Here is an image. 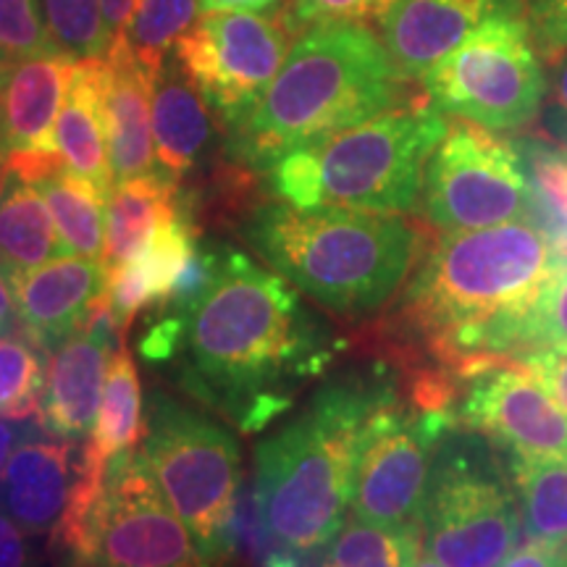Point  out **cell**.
<instances>
[{"instance_id":"obj_34","label":"cell","mask_w":567,"mask_h":567,"mask_svg":"<svg viewBox=\"0 0 567 567\" xmlns=\"http://www.w3.org/2000/svg\"><path fill=\"white\" fill-rule=\"evenodd\" d=\"M45 21L40 0H0V55L11 63L61 51Z\"/></svg>"},{"instance_id":"obj_33","label":"cell","mask_w":567,"mask_h":567,"mask_svg":"<svg viewBox=\"0 0 567 567\" xmlns=\"http://www.w3.org/2000/svg\"><path fill=\"white\" fill-rule=\"evenodd\" d=\"M567 347V266L547 281L520 323L515 360L542 350Z\"/></svg>"},{"instance_id":"obj_22","label":"cell","mask_w":567,"mask_h":567,"mask_svg":"<svg viewBox=\"0 0 567 567\" xmlns=\"http://www.w3.org/2000/svg\"><path fill=\"white\" fill-rule=\"evenodd\" d=\"M55 153L63 168L95 182L111 193L113 172L109 155V126L103 103V59H80L71 76L66 101L55 118Z\"/></svg>"},{"instance_id":"obj_21","label":"cell","mask_w":567,"mask_h":567,"mask_svg":"<svg viewBox=\"0 0 567 567\" xmlns=\"http://www.w3.org/2000/svg\"><path fill=\"white\" fill-rule=\"evenodd\" d=\"M200 231L184 210L166 221L147 239L145 247L134 255L130 264L109 268V289L105 300L122 337L130 323L145 308H163L172 302L179 281L200 250Z\"/></svg>"},{"instance_id":"obj_24","label":"cell","mask_w":567,"mask_h":567,"mask_svg":"<svg viewBox=\"0 0 567 567\" xmlns=\"http://www.w3.org/2000/svg\"><path fill=\"white\" fill-rule=\"evenodd\" d=\"M179 213V184L161 172L116 182L105 203L103 264L109 268L130 264L147 239Z\"/></svg>"},{"instance_id":"obj_1","label":"cell","mask_w":567,"mask_h":567,"mask_svg":"<svg viewBox=\"0 0 567 567\" xmlns=\"http://www.w3.org/2000/svg\"><path fill=\"white\" fill-rule=\"evenodd\" d=\"M342 347L292 284L234 247H218L205 292L187 308L161 310L142 339L147 360L179 365L187 394L243 434L289 413Z\"/></svg>"},{"instance_id":"obj_44","label":"cell","mask_w":567,"mask_h":567,"mask_svg":"<svg viewBox=\"0 0 567 567\" xmlns=\"http://www.w3.org/2000/svg\"><path fill=\"white\" fill-rule=\"evenodd\" d=\"M13 442H17V429H11V423L0 421V476H3V467L13 452Z\"/></svg>"},{"instance_id":"obj_38","label":"cell","mask_w":567,"mask_h":567,"mask_svg":"<svg viewBox=\"0 0 567 567\" xmlns=\"http://www.w3.org/2000/svg\"><path fill=\"white\" fill-rule=\"evenodd\" d=\"M0 567H32L27 530L6 513H0Z\"/></svg>"},{"instance_id":"obj_4","label":"cell","mask_w":567,"mask_h":567,"mask_svg":"<svg viewBox=\"0 0 567 567\" xmlns=\"http://www.w3.org/2000/svg\"><path fill=\"white\" fill-rule=\"evenodd\" d=\"M396 379L331 381L255 450V502L274 542L305 555L329 547L350 509L360 431Z\"/></svg>"},{"instance_id":"obj_5","label":"cell","mask_w":567,"mask_h":567,"mask_svg":"<svg viewBox=\"0 0 567 567\" xmlns=\"http://www.w3.org/2000/svg\"><path fill=\"white\" fill-rule=\"evenodd\" d=\"M245 237L295 289L347 318L384 308L405 287L429 243L400 213L289 203L255 210Z\"/></svg>"},{"instance_id":"obj_37","label":"cell","mask_w":567,"mask_h":567,"mask_svg":"<svg viewBox=\"0 0 567 567\" xmlns=\"http://www.w3.org/2000/svg\"><path fill=\"white\" fill-rule=\"evenodd\" d=\"M517 360L536 375L538 384L547 389L551 400L567 413V347H563V350L530 352Z\"/></svg>"},{"instance_id":"obj_43","label":"cell","mask_w":567,"mask_h":567,"mask_svg":"<svg viewBox=\"0 0 567 567\" xmlns=\"http://www.w3.org/2000/svg\"><path fill=\"white\" fill-rule=\"evenodd\" d=\"M13 313H17V308H13L11 284H9V279H6L3 274H0V331L9 329Z\"/></svg>"},{"instance_id":"obj_2","label":"cell","mask_w":567,"mask_h":567,"mask_svg":"<svg viewBox=\"0 0 567 567\" xmlns=\"http://www.w3.org/2000/svg\"><path fill=\"white\" fill-rule=\"evenodd\" d=\"M559 271L538 226L513 221L444 234L417 260L389 313L396 360L457 368L478 358H515L520 323Z\"/></svg>"},{"instance_id":"obj_39","label":"cell","mask_w":567,"mask_h":567,"mask_svg":"<svg viewBox=\"0 0 567 567\" xmlns=\"http://www.w3.org/2000/svg\"><path fill=\"white\" fill-rule=\"evenodd\" d=\"M134 3H137V0H101L105 27H109L113 40L122 38V34L126 32V24H130V19H132Z\"/></svg>"},{"instance_id":"obj_10","label":"cell","mask_w":567,"mask_h":567,"mask_svg":"<svg viewBox=\"0 0 567 567\" xmlns=\"http://www.w3.org/2000/svg\"><path fill=\"white\" fill-rule=\"evenodd\" d=\"M455 425L450 410L421 405L394 381L360 431L350 496L354 520L386 528L417 523L436 455Z\"/></svg>"},{"instance_id":"obj_46","label":"cell","mask_w":567,"mask_h":567,"mask_svg":"<svg viewBox=\"0 0 567 567\" xmlns=\"http://www.w3.org/2000/svg\"><path fill=\"white\" fill-rule=\"evenodd\" d=\"M415 567H444V565H442V563H436V559L431 557V555H421V557H417Z\"/></svg>"},{"instance_id":"obj_12","label":"cell","mask_w":567,"mask_h":567,"mask_svg":"<svg viewBox=\"0 0 567 567\" xmlns=\"http://www.w3.org/2000/svg\"><path fill=\"white\" fill-rule=\"evenodd\" d=\"M421 213L444 234L528 221V179L513 142L471 122L446 126L425 166Z\"/></svg>"},{"instance_id":"obj_16","label":"cell","mask_w":567,"mask_h":567,"mask_svg":"<svg viewBox=\"0 0 567 567\" xmlns=\"http://www.w3.org/2000/svg\"><path fill=\"white\" fill-rule=\"evenodd\" d=\"M122 342L124 337L103 295L90 321L55 347L48 365L45 389L38 408V417L48 434L69 442L90 434L103 400L109 363L116 352L113 347Z\"/></svg>"},{"instance_id":"obj_36","label":"cell","mask_w":567,"mask_h":567,"mask_svg":"<svg viewBox=\"0 0 567 567\" xmlns=\"http://www.w3.org/2000/svg\"><path fill=\"white\" fill-rule=\"evenodd\" d=\"M530 24L547 59L567 51V0H530Z\"/></svg>"},{"instance_id":"obj_8","label":"cell","mask_w":567,"mask_h":567,"mask_svg":"<svg viewBox=\"0 0 567 567\" xmlns=\"http://www.w3.org/2000/svg\"><path fill=\"white\" fill-rule=\"evenodd\" d=\"M59 542L76 567H216L142 455L113 460L101 494Z\"/></svg>"},{"instance_id":"obj_41","label":"cell","mask_w":567,"mask_h":567,"mask_svg":"<svg viewBox=\"0 0 567 567\" xmlns=\"http://www.w3.org/2000/svg\"><path fill=\"white\" fill-rule=\"evenodd\" d=\"M279 0H200L208 11H266L274 9Z\"/></svg>"},{"instance_id":"obj_9","label":"cell","mask_w":567,"mask_h":567,"mask_svg":"<svg viewBox=\"0 0 567 567\" xmlns=\"http://www.w3.org/2000/svg\"><path fill=\"white\" fill-rule=\"evenodd\" d=\"M425 95L439 113L478 124L488 132H515L542 111V66L526 21L513 11L488 17L423 74Z\"/></svg>"},{"instance_id":"obj_6","label":"cell","mask_w":567,"mask_h":567,"mask_svg":"<svg viewBox=\"0 0 567 567\" xmlns=\"http://www.w3.org/2000/svg\"><path fill=\"white\" fill-rule=\"evenodd\" d=\"M446 126L434 105L392 109L284 155L274 189L295 208L410 213Z\"/></svg>"},{"instance_id":"obj_45","label":"cell","mask_w":567,"mask_h":567,"mask_svg":"<svg viewBox=\"0 0 567 567\" xmlns=\"http://www.w3.org/2000/svg\"><path fill=\"white\" fill-rule=\"evenodd\" d=\"M9 176H11V163H9V151L0 145V197L6 195V187H9Z\"/></svg>"},{"instance_id":"obj_31","label":"cell","mask_w":567,"mask_h":567,"mask_svg":"<svg viewBox=\"0 0 567 567\" xmlns=\"http://www.w3.org/2000/svg\"><path fill=\"white\" fill-rule=\"evenodd\" d=\"M45 365L40 352L19 337H0V417L24 421L38 413Z\"/></svg>"},{"instance_id":"obj_32","label":"cell","mask_w":567,"mask_h":567,"mask_svg":"<svg viewBox=\"0 0 567 567\" xmlns=\"http://www.w3.org/2000/svg\"><path fill=\"white\" fill-rule=\"evenodd\" d=\"M48 27L61 51L74 59H103L111 48L101 0H42Z\"/></svg>"},{"instance_id":"obj_42","label":"cell","mask_w":567,"mask_h":567,"mask_svg":"<svg viewBox=\"0 0 567 567\" xmlns=\"http://www.w3.org/2000/svg\"><path fill=\"white\" fill-rule=\"evenodd\" d=\"M544 126H547L549 137L557 140L563 145V151H567V111L563 105L555 103L544 111Z\"/></svg>"},{"instance_id":"obj_29","label":"cell","mask_w":567,"mask_h":567,"mask_svg":"<svg viewBox=\"0 0 567 567\" xmlns=\"http://www.w3.org/2000/svg\"><path fill=\"white\" fill-rule=\"evenodd\" d=\"M423 549L417 523L410 526H373L352 520L329 542L321 567H415Z\"/></svg>"},{"instance_id":"obj_30","label":"cell","mask_w":567,"mask_h":567,"mask_svg":"<svg viewBox=\"0 0 567 567\" xmlns=\"http://www.w3.org/2000/svg\"><path fill=\"white\" fill-rule=\"evenodd\" d=\"M200 0H140L124 38L134 55L158 74L184 34L195 27Z\"/></svg>"},{"instance_id":"obj_47","label":"cell","mask_w":567,"mask_h":567,"mask_svg":"<svg viewBox=\"0 0 567 567\" xmlns=\"http://www.w3.org/2000/svg\"><path fill=\"white\" fill-rule=\"evenodd\" d=\"M9 61L3 59V55H0V90H3V82H6V76H9Z\"/></svg>"},{"instance_id":"obj_28","label":"cell","mask_w":567,"mask_h":567,"mask_svg":"<svg viewBox=\"0 0 567 567\" xmlns=\"http://www.w3.org/2000/svg\"><path fill=\"white\" fill-rule=\"evenodd\" d=\"M38 189L51 208L61 250L80 258L103 260L105 250V197L95 182L71 174L66 168L38 182Z\"/></svg>"},{"instance_id":"obj_18","label":"cell","mask_w":567,"mask_h":567,"mask_svg":"<svg viewBox=\"0 0 567 567\" xmlns=\"http://www.w3.org/2000/svg\"><path fill=\"white\" fill-rule=\"evenodd\" d=\"M82 476V452L69 439H27L0 476L6 513L32 536H59Z\"/></svg>"},{"instance_id":"obj_35","label":"cell","mask_w":567,"mask_h":567,"mask_svg":"<svg viewBox=\"0 0 567 567\" xmlns=\"http://www.w3.org/2000/svg\"><path fill=\"white\" fill-rule=\"evenodd\" d=\"M394 0H295L292 27L305 24H358L381 19Z\"/></svg>"},{"instance_id":"obj_19","label":"cell","mask_w":567,"mask_h":567,"mask_svg":"<svg viewBox=\"0 0 567 567\" xmlns=\"http://www.w3.org/2000/svg\"><path fill=\"white\" fill-rule=\"evenodd\" d=\"M509 0H394L381 17L384 45L402 80L423 76Z\"/></svg>"},{"instance_id":"obj_3","label":"cell","mask_w":567,"mask_h":567,"mask_svg":"<svg viewBox=\"0 0 567 567\" xmlns=\"http://www.w3.org/2000/svg\"><path fill=\"white\" fill-rule=\"evenodd\" d=\"M386 45L363 24H318L292 48L276 80L229 126L231 155L271 168L297 147L392 111L402 97Z\"/></svg>"},{"instance_id":"obj_15","label":"cell","mask_w":567,"mask_h":567,"mask_svg":"<svg viewBox=\"0 0 567 567\" xmlns=\"http://www.w3.org/2000/svg\"><path fill=\"white\" fill-rule=\"evenodd\" d=\"M80 59L66 51L21 59L0 90V145L9 151L11 174L38 184L63 163L55 153V118Z\"/></svg>"},{"instance_id":"obj_27","label":"cell","mask_w":567,"mask_h":567,"mask_svg":"<svg viewBox=\"0 0 567 567\" xmlns=\"http://www.w3.org/2000/svg\"><path fill=\"white\" fill-rule=\"evenodd\" d=\"M520 528L534 544H567V452L513 455Z\"/></svg>"},{"instance_id":"obj_25","label":"cell","mask_w":567,"mask_h":567,"mask_svg":"<svg viewBox=\"0 0 567 567\" xmlns=\"http://www.w3.org/2000/svg\"><path fill=\"white\" fill-rule=\"evenodd\" d=\"M142 436H145V421H142L140 375L132 352L122 342L109 363L101 408L90 431V442L82 446V455L101 471H109L113 460L134 455Z\"/></svg>"},{"instance_id":"obj_17","label":"cell","mask_w":567,"mask_h":567,"mask_svg":"<svg viewBox=\"0 0 567 567\" xmlns=\"http://www.w3.org/2000/svg\"><path fill=\"white\" fill-rule=\"evenodd\" d=\"M17 318L40 347H59L90 321L109 289L103 260L61 255L11 279Z\"/></svg>"},{"instance_id":"obj_11","label":"cell","mask_w":567,"mask_h":567,"mask_svg":"<svg viewBox=\"0 0 567 567\" xmlns=\"http://www.w3.org/2000/svg\"><path fill=\"white\" fill-rule=\"evenodd\" d=\"M450 434L417 517L423 549L444 567H499L517 547L520 509L502 473Z\"/></svg>"},{"instance_id":"obj_23","label":"cell","mask_w":567,"mask_h":567,"mask_svg":"<svg viewBox=\"0 0 567 567\" xmlns=\"http://www.w3.org/2000/svg\"><path fill=\"white\" fill-rule=\"evenodd\" d=\"M153 137L161 174L179 184L210 140V118L203 92L168 55L153 80Z\"/></svg>"},{"instance_id":"obj_20","label":"cell","mask_w":567,"mask_h":567,"mask_svg":"<svg viewBox=\"0 0 567 567\" xmlns=\"http://www.w3.org/2000/svg\"><path fill=\"white\" fill-rule=\"evenodd\" d=\"M153 80L122 34L103 55V103L113 182L155 174Z\"/></svg>"},{"instance_id":"obj_14","label":"cell","mask_w":567,"mask_h":567,"mask_svg":"<svg viewBox=\"0 0 567 567\" xmlns=\"http://www.w3.org/2000/svg\"><path fill=\"white\" fill-rule=\"evenodd\" d=\"M455 423L505 446L509 455H563L567 413L515 358H478L450 368Z\"/></svg>"},{"instance_id":"obj_7","label":"cell","mask_w":567,"mask_h":567,"mask_svg":"<svg viewBox=\"0 0 567 567\" xmlns=\"http://www.w3.org/2000/svg\"><path fill=\"white\" fill-rule=\"evenodd\" d=\"M142 460L193 530L205 557H231V520L243 492V452L237 439L208 415L153 392L147 405Z\"/></svg>"},{"instance_id":"obj_13","label":"cell","mask_w":567,"mask_h":567,"mask_svg":"<svg viewBox=\"0 0 567 567\" xmlns=\"http://www.w3.org/2000/svg\"><path fill=\"white\" fill-rule=\"evenodd\" d=\"M289 51V27L252 11H210L176 42L174 55L203 97L237 124L276 80Z\"/></svg>"},{"instance_id":"obj_26","label":"cell","mask_w":567,"mask_h":567,"mask_svg":"<svg viewBox=\"0 0 567 567\" xmlns=\"http://www.w3.org/2000/svg\"><path fill=\"white\" fill-rule=\"evenodd\" d=\"M13 179L17 182L0 197V274L9 281L51 264L53 255L63 252L51 208L38 184L19 176Z\"/></svg>"},{"instance_id":"obj_40","label":"cell","mask_w":567,"mask_h":567,"mask_svg":"<svg viewBox=\"0 0 567 567\" xmlns=\"http://www.w3.org/2000/svg\"><path fill=\"white\" fill-rule=\"evenodd\" d=\"M549 87L555 103L567 111V51L549 55Z\"/></svg>"}]
</instances>
